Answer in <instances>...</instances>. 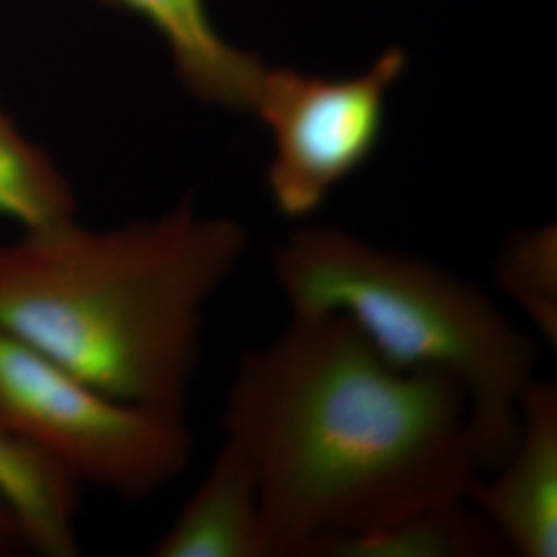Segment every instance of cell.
Instances as JSON below:
<instances>
[{"mask_svg": "<svg viewBox=\"0 0 557 557\" xmlns=\"http://www.w3.org/2000/svg\"><path fill=\"white\" fill-rule=\"evenodd\" d=\"M221 425L255 460L269 557L467 499L481 478L460 384L398 368L338 314H292L244 351Z\"/></svg>", "mask_w": 557, "mask_h": 557, "instance_id": "cell-1", "label": "cell"}, {"mask_svg": "<svg viewBox=\"0 0 557 557\" xmlns=\"http://www.w3.org/2000/svg\"><path fill=\"white\" fill-rule=\"evenodd\" d=\"M248 250L193 199L112 230L79 221L0 244V329L120 403L186 423L205 306Z\"/></svg>", "mask_w": 557, "mask_h": 557, "instance_id": "cell-2", "label": "cell"}, {"mask_svg": "<svg viewBox=\"0 0 557 557\" xmlns=\"http://www.w3.org/2000/svg\"><path fill=\"white\" fill-rule=\"evenodd\" d=\"M271 271L292 314H338L382 358L455 380L471 403L481 475L510 457L539 345L475 283L341 227L304 225Z\"/></svg>", "mask_w": 557, "mask_h": 557, "instance_id": "cell-3", "label": "cell"}, {"mask_svg": "<svg viewBox=\"0 0 557 557\" xmlns=\"http://www.w3.org/2000/svg\"><path fill=\"white\" fill-rule=\"evenodd\" d=\"M0 428L59 462L81 485L126 499L160 492L193 457L186 423L103 395L2 329Z\"/></svg>", "mask_w": 557, "mask_h": 557, "instance_id": "cell-4", "label": "cell"}, {"mask_svg": "<svg viewBox=\"0 0 557 557\" xmlns=\"http://www.w3.org/2000/svg\"><path fill=\"white\" fill-rule=\"evenodd\" d=\"M407 71V54L388 48L363 73L345 79L262 69L250 114L273 139L267 182L287 220L312 218L343 182L372 158L386 103Z\"/></svg>", "mask_w": 557, "mask_h": 557, "instance_id": "cell-5", "label": "cell"}, {"mask_svg": "<svg viewBox=\"0 0 557 557\" xmlns=\"http://www.w3.org/2000/svg\"><path fill=\"white\" fill-rule=\"evenodd\" d=\"M483 475L469 499L520 557L557 556V386L537 379L520 403L510 457Z\"/></svg>", "mask_w": 557, "mask_h": 557, "instance_id": "cell-6", "label": "cell"}, {"mask_svg": "<svg viewBox=\"0 0 557 557\" xmlns=\"http://www.w3.org/2000/svg\"><path fill=\"white\" fill-rule=\"evenodd\" d=\"M156 557H269L259 473L238 440L225 436L178 517L153 545Z\"/></svg>", "mask_w": 557, "mask_h": 557, "instance_id": "cell-7", "label": "cell"}, {"mask_svg": "<svg viewBox=\"0 0 557 557\" xmlns=\"http://www.w3.org/2000/svg\"><path fill=\"white\" fill-rule=\"evenodd\" d=\"M147 21L165 41L182 85L197 100L250 112L264 64L215 29L205 0H101Z\"/></svg>", "mask_w": 557, "mask_h": 557, "instance_id": "cell-8", "label": "cell"}, {"mask_svg": "<svg viewBox=\"0 0 557 557\" xmlns=\"http://www.w3.org/2000/svg\"><path fill=\"white\" fill-rule=\"evenodd\" d=\"M79 487L59 462L0 428V504L27 549L46 557L79 556Z\"/></svg>", "mask_w": 557, "mask_h": 557, "instance_id": "cell-9", "label": "cell"}, {"mask_svg": "<svg viewBox=\"0 0 557 557\" xmlns=\"http://www.w3.org/2000/svg\"><path fill=\"white\" fill-rule=\"evenodd\" d=\"M506 545L471 499L425 506L368 531L333 539L310 557H490Z\"/></svg>", "mask_w": 557, "mask_h": 557, "instance_id": "cell-10", "label": "cell"}, {"mask_svg": "<svg viewBox=\"0 0 557 557\" xmlns=\"http://www.w3.org/2000/svg\"><path fill=\"white\" fill-rule=\"evenodd\" d=\"M0 218L21 232L77 220V199L52 158L0 108Z\"/></svg>", "mask_w": 557, "mask_h": 557, "instance_id": "cell-11", "label": "cell"}, {"mask_svg": "<svg viewBox=\"0 0 557 557\" xmlns=\"http://www.w3.org/2000/svg\"><path fill=\"white\" fill-rule=\"evenodd\" d=\"M494 278L552 349L557 347L556 223L520 230L499 248Z\"/></svg>", "mask_w": 557, "mask_h": 557, "instance_id": "cell-12", "label": "cell"}, {"mask_svg": "<svg viewBox=\"0 0 557 557\" xmlns=\"http://www.w3.org/2000/svg\"><path fill=\"white\" fill-rule=\"evenodd\" d=\"M21 549H27L25 541L21 537L15 520L0 504V557L15 556Z\"/></svg>", "mask_w": 557, "mask_h": 557, "instance_id": "cell-13", "label": "cell"}]
</instances>
